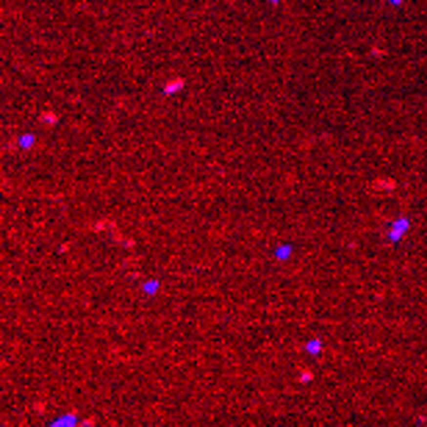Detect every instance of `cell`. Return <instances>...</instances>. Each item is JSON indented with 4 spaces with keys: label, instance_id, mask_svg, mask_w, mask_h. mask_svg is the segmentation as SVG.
<instances>
[{
    "label": "cell",
    "instance_id": "obj_1",
    "mask_svg": "<svg viewBox=\"0 0 427 427\" xmlns=\"http://www.w3.org/2000/svg\"><path fill=\"white\" fill-rule=\"evenodd\" d=\"M178 89H183V78H172L170 84L164 86V92H167V94H172V92H178Z\"/></svg>",
    "mask_w": 427,
    "mask_h": 427
},
{
    "label": "cell",
    "instance_id": "obj_2",
    "mask_svg": "<svg viewBox=\"0 0 427 427\" xmlns=\"http://www.w3.org/2000/svg\"><path fill=\"white\" fill-rule=\"evenodd\" d=\"M372 189H394V180H377Z\"/></svg>",
    "mask_w": 427,
    "mask_h": 427
},
{
    "label": "cell",
    "instance_id": "obj_3",
    "mask_svg": "<svg viewBox=\"0 0 427 427\" xmlns=\"http://www.w3.org/2000/svg\"><path fill=\"white\" fill-rule=\"evenodd\" d=\"M56 120H59L56 114H42V122H47V125H53V122H56Z\"/></svg>",
    "mask_w": 427,
    "mask_h": 427
}]
</instances>
